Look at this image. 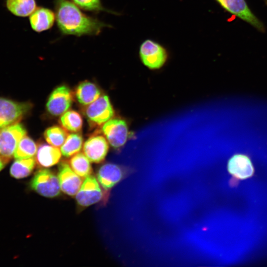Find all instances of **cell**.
<instances>
[{
	"label": "cell",
	"mask_w": 267,
	"mask_h": 267,
	"mask_svg": "<svg viewBox=\"0 0 267 267\" xmlns=\"http://www.w3.org/2000/svg\"><path fill=\"white\" fill-rule=\"evenodd\" d=\"M57 176L61 190L71 196L77 193L83 183V179L66 162L59 164Z\"/></svg>",
	"instance_id": "4fadbf2b"
},
{
	"label": "cell",
	"mask_w": 267,
	"mask_h": 267,
	"mask_svg": "<svg viewBox=\"0 0 267 267\" xmlns=\"http://www.w3.org/2000/svg\"><path fill=\"white\" fill-rule=\"evenodd\" d=\"M228 172L234 177L239 179H245L252 177L254 169L250 159L243 155L233 156L227 165Z\"/></svg>",
	"instance_id": "9a60e30c"
},
{
	"label": "cell",
	"mask_w": 267,
	"mask_h": 267,
	"mask_svg": "<svg viewBox=\"0 0 267 267\" xmlns=\"http://www.w3.org/2000/svg\"><path fill=\"white\" fill-rule=\"evenodd\" d=\"M61 154L58 147L42 143L37 149L36 162L41 167L48 168L59 162Z\"/></svg>",
	"instance_id": "e0dca14e"
},
{
	"label": "cell",
	"mask_w": 267,
	"mask_h": 267,
	"mask_svg": "<svg viewBox=\"0 0 267 267\" xmlns=\"http://www.w3.org/2000/svg\"><path fill=\"white\" fill-rule=\"evenodd\" d=\"M30 185L32 189L45 197L54 198L60 193L58 177L48 169H43L37 171Z\"/></svg>",
	"instance_id": "5b68a950"
},
{
	"label": "cell",
	"mask_w": 267,
	"mask_h": 267,
	"mask_svg": "<svg viewBox=\"0 0 267 267\" xmlns=\"http://www.w3.org/2000/svg\"><path fill=\"white\" fill-rule=\"evenodd\" d=\"M6 163L0 156V171H1L2 169L4 167V166L6 164Z\"/></svg>",
	"instance_id": "484cf974"
},
{
	"label": "cell",
	"mask_w": 267,
	"mask_h": 267,
	"mask_svg": "<svg viewBox=\"0 0 267 267\" xmlns=\"http://www.w3.org/2000/svg\"><path fill=\"white\" fill-rule=\"evenodd\" d=\"M5 6L11 14L22 17L29 16L37 8L36 0H6Z\"/></svg>",
	"instance_id": "ac0fdd59"
},
{
	"label": "cell",
	"mask_w": 267,
	"mask_h": 267,
	"mask_svg": "<svg viewBox=\"0 0 267 267\" xmlns=\"http://www.w3.org/2000/svg\"><path fill=\"white\" fill-rule=\"evenodd\" d=\"M133 172L132 169L113 163H106L100 167L96 173L101 186L108 190Z\"/></svg>",
	"instance_id": "9c48e42d"
},
{
	"label": "cell",
	"mask_w": 267,
	"mask_h": 267,
	"mask_svg": "<svg viewBox=\"0 0 267 267\" xmlns=\"http://www.w3.org/2000/svg\"><path fill=\"white\" fill-rule=\"evenodd\" d=\"M55 21V12L47 7H37L29 16L31 28L36 32L50 29Z\"/></svg>",
	"instance_id": "5bb4252c"
},
{
	"label": "cell",
	"mask_w": 267,
	"mask_h": 267,
	"mask_svg": "<svg viewBox=\"0 0 267 267\" xmlns=\"http://www.w3.org/2000/svg\"><path fill=\"white\" fill-rule=\"evenodd\" d=\"M80 8L93 12H99L101 11L111 12H113L108 10L104 8L102 4L101 0H71Z\"/></svg>",
	"instance_id": "d4e9b609"
},
{
	"label": "cell",
	"mask_w": 267,
	"mask_h": 267,
	"mask_svg": "<svg viewBox=\"0 0 267 267\" xmlns=\"http://www.w3.org/2000/svg\"><path fill=\"white\" fill-rule=\"evenodd\" d=\"M83 143V138L80 133H74L68 135L61 147L62 154L70 157L80 152Z\"/></svg>",
	"instance_id": "7402d4cb"
},
{
	"label": "cell",
	"mask_w": 267,
	"mask_h": 267,
	"mask_svg": "<svg viewBox=\"0 0 267 267\" xmlns=\"http://www.w3.org/2000/svg\"><path fill=\"white\" fill-rule=\"evenodd\" d=\"M36 163V159L34 157L17 159L11 166L10 174L16 179L27 177L33 172Z\"/></svg>",
	"instance_id": "d6986e66"
},
{
	"label": "cell",
	"mask_w": 267,
	"mask_h": 267,
	"mask_svg": "<svg viewBox=\"0 0 267 267\" xmlns=\"http://www.w3.org/2000/svg\"><path fill=\"white\" fill-rule=\"evenodd\" d=\"M101 132L114 148H118L124 145L129 135L127 123L125 120L119 118H112L104 123L102 126Z\"/></svg>",
	"instance_id": "30bf717a"
},
{
	"label": "cell",
	"mask_w": 267,
	"mask_h": 267,
	"mask_svg": "<svg viewBox=\"0 0 267 267\" xmlns=\"http://www.w3.org/2000/svg\"><path fill=\"white\" fill-rule=\"evenodd\" d=\"M97 131L89 136L83 145V152L89 160L93 163L102 162L109 150L106 138Z\"/></svg>",
	"instance_id": "7c38bea8"
},
{
	"label": "cell",
	"mask_w": 267,
	"mask_h": 267,
	"mask_svg": "<svg viewBox=\"0 0 267 267\" xmlns=\"http://www.w3.org/2000/svg\"><path fill=\"white\" fill-rule=\"evenodd\" d=\"M103 196L98 180L93 176H88L76 194V200L79 206L86 208L101 201Z\"/></svg>",
	"instance_id": "8fae6325"
},
{
	"label": "cell",
	"mask_w": 267,
	"mask_h": 267,
	"mask_svg": "<svg viewBox=\"0 0 267 267\" xmlns=\"http://www.w3.org/2000/svg\"><path fill=\"white\" fill-rule=\"evenodd\" d=\"M139 54L143 64L151 69L160 68L168 58L166 48L157 42L150 39L146 40L141 43Z\"/></svg>",
	"instance_id": "52a82bcc"
},
{
	"label": "cell",
	"mask_w": 267,
	"mask_h": 267,
	"mask_svg": "<svg viewBox=\"0 0 267 267\" xmlns=\"http://www.w3.org/2000/svg\"><path fill=\"white\" fill-rule=\"evenodd\" d=\"M37 149L34 140L25 135L19 141L13 157L16 159L33 157L36 154Z\"/></svg>",
	"instance_id": "cb8c5ba5"
},
{
	"label": "cell",
	"mask_w": 267,
	"mask_h": 267,
	"mask_svg": "<svg viewBox=\"0 0 267 267\" xmlns=\"http://www.w3.org/2000/svg\"><path fill=\"white\" fill-rule=\"evenodd\" d=\"M69 165L72 170L83 178L90 175L92 172L90 161L84 153L79 152L73 155L69 160Z\"/></svg>",
	"instance_id": "44dd1931"
},
{
	"label": "cell",
	"mask_w": 267,
	"mask_h": 267,
	"mask_svg": "<svg viewBox=\"0 0 267 267\" xmlns=\"http://www.w3.org/2000/svg\"><path fill=\"white\" fill-rule=\"evenodd\" d=\"M74 94L68 86L62 85L55 88L46 103L47 113L54 117L62 115L71 107Z\"/></svg>",
	"instance_id": "ba28073f"
},
{
	"label": "cell",
	"mask_w": 267,
	"mask_h": 267,
	"mask_svg": "<svg viewBox=\"0 0 267 267\" xmlns=\"http://www.w3.org/2000/svg\"><path fill=\"white\" fill-rule=\"evenodd\" d=\"M26 134V128L19 122L0 129V156L6 163L14 156L19 141Z\"/></svg>",
	"instance_id": "3957f363"
},
{
	"label": "cell",
	"mask_w": 267,
	"mask_h": 267,
	"mask_svg": "<svg viewBox=\"0 0 267 267\" xmlns=\"http://www.w3.org/2000/svg\"><path fill=\"white\" fill-rule=\"evenodd\" d=\"M101 94L100 89L93 82L85 80L77 86L74 96L81 105L87 106L97 99Z\"/></svg>",
	"instance_id": "2e32d148"
},
{
	"label": "cell",
	"mask_w": 267,
	"mask_h": 267,
	"mask_svg": "<svg viewBox=\"0 0 267 267\" xmlns=\"http://www.w3.org/2000/svg\"><path fill=\"white\" fill-rule=\"evenodd\" d=\"M68 135L67 131L61 126L57 125L48 127L44 133L46 141L48 144L57 147L62 145Z\"/></svg>",
	"instance_id": "603a6c76"
},
{
	"label": "cell",
	"mask_w": 267,
	"mask_h": 267,
	"mask_svg": "<svg viewBox=\"0 0 267 267\" xmlns=\"http://www.w3.org/2000/svg\"><path fill=\"white\" fill-rule=\"evenodd\" d=\"M216 0L229 13L248 23L259 32H265V25L252 11L245 0Z\"/></svg>",
	"instance_id": "8992f818"
},
{
	"label": "cell",
	"mask_w": 267,
	"mask_h": 267,
	"mask_svg": "<svg viewBox=\"0 0 267 267\" xmlns=\"http://www.w3.org/2000/svg\"><path fill=\"white\" fill-rule=\"evenodd\" d=\"M59 122L61 126L68 132L80 133L82 129V117L75 110L67 111L61 115Z\"/></svg>",
	"instance_id": "ffe728a7"
},
{
	"label": "cell",
	"mask_w": 267,
	"mask_h": 267,
	"mask_svg": "<svg viewBox=\"0 0 267 267\" xmlns=\"http://www.w3.org/2000/svg\"><path fill=\"white\" fill-rule=\"evenodd\" d=\"M84 114L90 126L98 128L111 119L115 111L108 96L102 94L85 108Z\"/></svg>",
	"instance_id": "7a4b0ae2"
},
{
	"label": "cell",
	"mask_w": 267,
	"mask_h": 267,
	"mask_svg": "<svg viewBox=\"0 0 267 267\" xmlns=\"http://www.w3.org/2000/svg\"><path fill=\"white\" fill-rule=\"evenodd\" d=\"M32 108L29 102H17L0 97V129L19 123Z\"/></svg>",
	"instance_id": "277c9868"
},
{
	"label": "cell",
	"mask_w": 267,
	"mask_h": 267,
	"mask_svg": "<svg viewBox=\"0 0 267 267\" xmlns=\"http://www.w3.org/2000/svg\"><path fill=\"white\" fill-rule=\"evenodd\" d=\"M264 2L266 3V5H267V0H263Z\"/></svg>",
	"instance_id": "4316f807"
},
{
	"label": "cell",
	"mask_w": 267,
	"mask_h": 267,
	"mask_svg": "<svg viewBox=\"0 0 267 267\" xmlns=\"http://www.w3.org/2000/svg\"><path fill=\"white\" fill-rule=\"evenodd\" d=\"M55 20L60 32L65 35L96 36L110 26L89 16L71 0H53Z\"/></svg>",
	"instance_id": "6da1fadb"
}]
</instances>
